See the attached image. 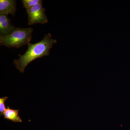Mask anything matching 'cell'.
Segmentation results:
<instances>
[{
	"label": "cell",
	"instance_id": "cell-1",
	"mask_svg": "<svg viewBox=\"0 0 130 130\" xmlns=\"http://www.w3.org/2000/svg\"><path fill=\"white\" fill-rule=\"evenodd\" d=\"M57 42L53 39L51 33L46 34L43 39L37 43H29L28 48L24 54H19V58L13 61L16 69L20 72L24 73L26 67L33 60L46 56H49L50 51L54 44Z\"/></svg>",
	"mask_w": 130,
	"mask_h": 130
},
{
	"label": "cell",
	"instance_id": "cell-2",
	"mask_svg": "<svg viewBox=\"0 0 130 130\" xmlns=\"http://www.w3.org/2000/svg\"><path fill=\"white\" fill-rule=\"evenodd\" d=\"M33 29L16 28L12 33L5 36H0L1 45L8 48H20L30 43Z\"/></svg>",
	"mask_w": 130,
	"mask_h": 130
},
{
	"label": "cell",
	"instance_id": "cell-3",
	"mask_svg": "<svg viewBox=\"0 0 130 130\" xmlns=\"http://www.w3.org/2000/svg\"><path fill=\"white\" fill-rule=\"evenodd\" d=\"M26 11L28 14L29 25L39 23L44 24L48 21L42 2L26 9Z\"/></svg>",
	"mask_w": 130,
	"mask_h": 130
},
{
	"label": "cell",
	"instance_id": "cell-4",
	"mask_svg": "<svg viewBox=\"0 0 130 130\" xmlns=\"http://www.w3.org/2000/svg\"><path fill=\"white\" fill-rule=\"evenodd\" d=\"M11 23L8 15L0 14V34L5 36L11 34L16 29Z\"/></svg>",
	"mask_w": 130,
	"mask_h": 130
},
{
	"label": "cell",
	"instance_id": "cell-5",
	"mask_svg": "<svg viewBox=\"0 0 130 130\" xmlns=\"http://www.w3.org/2000/svg\"><path fill=\"white\" fill-rule=\"evenodd\" d=\"M16 1L15 0H1L0 14L14 16L16 11Z\"/></svg>",
	"mask_w": 130,
	"mask_h": 130
},
{
	"label": "cell",
	"instance_id": "cell-6",
	"mask_svg": "<svg viewBox=\"0 0 130 130\" xmlns=\"http://www.w3.org/2000/svg\"><path fill=\"white\" fill-rule=\"evenodd\" d=\"M19 109H14L7 107L3 115L5 119L10 120L15 123H21L22 120L19 115Z\"/></svg>",
	"mask_w": 130,
	"mask_h": 130
},
{
	"label": "cell",
	"instance_id": "cell-7",
	"mask_svg": "<svg viewBox=\"0 0 130 130\" xmlns=\"http://www.w3.org/2000/svg\"><path fill=\"white\" fill-rule=\"evenodd\" d=\"M42 2V0H22V3L23 7L26 9H28Z\"/></svg>",
	"mask_w": 130,
	"mask_h": 130
},
{
	"label": "cell",
	"instance_id": "cell-8",
	"mask_svg": "<svg viewBox=\"0 0 130 130\" xmlns=\"http://www.w3.org/2000/svg\"><path fill=\"white\" fill-rule=\"evenodd\" d=\"M8 99V97L7 96H5L0 98V114L1 116L3 115V113L6 109L5 105V102Z\"/></svg>",
	"mask_w": 130,
	"mask_h": 130
}]
</instances>
